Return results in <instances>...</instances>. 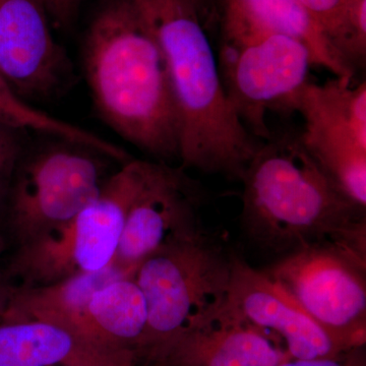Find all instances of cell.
<instances>
[{
	"label": "cell",
	"mask_w": 366,
	"mask_h": 366,
	"mask_svg": "<svg viewBox=\"0 0 366 366\" xmlns=\"http://www.w3.org/2000/svg\"><path fill=\"white\" fill-rule=\"evenodd\" d=\"M106 159L56 137L24 152L7 194L9 225L18 244L67 222L93 201L108 178Z\"/></svg>",
	"instance_id": "cell-6"
},
{
	"label": "cell",
	"mask_w": 366,
	"mask_h": 366,
	"mask_svg": "<svg viewBox=\"0 0 366 366\" xmlns=\"http://www.w3.org/2000/svg\"><path fill=\"white\" fill-rule=\"evenodd\" d=\"M335 76L308 81L293 102L305 120L301 139L308 153L350 201L366 208V84Z\"/></svg>",
	"instance_id": "cell-9"
},
{
	"label": "cell",
	"mask_w": 366,
	"mask_h": 366,
	"mask_svg": "<svg viewBox=\"0 0 366 366\" xmlns=\"http://www.w3.org/2000/svg\"><path fill=\"white\" fill-rule=\"evenodd\" d=\"M184 170L152 164L118 244L113 261L118 271L132 277L141 262L166 243L204 232L199 219L204 189Z\"/></svg>",
	"instance_id": "cell-10"
},
{
	"label": "cell",
	"mask_w": 366,
	"mask_h": 366,
	"mask_svg": "<svg viewBox=\"0 0 366 366\" xmlns=\"http://www.w3.org/2000/svg\"><path fill=\"white\" fill-rule=\"evenodd\" d=\"M132 351L43 320L0 324V366H134Z\"/></svg>",
	"instance_id": "cell-13"
},
{
	"label": "cell",
	"mask_w": 366,
	"mask_h": 366,
	"mask_svg": "<svg viewBox=\"0 0 366 366\" xmlns=\"http://www.w3.org/2000/svg\"><path fill=\"white\" fill-rule=\"evenodd\" d=\"M242 226L257 247L287 255L331 245L366 261L365 209L312 157L301 132L272 134L243 173Z\"/></svg>",
	"instance_id": "cell-1"
},
{
	"label": "cell",
	"mask_w": 366,
	"mask_h": 366,
	"mask_svg": "<svg viewBox=\"0 0 366 366\" xmlns=\"http://www.w3.org/2000/svg\"><path fill=\"white\" fill-rule=\"evenodd\" d=\"M229 307L240 320L283 342L290 360L334 357L340 347L264 273L232 254Z\"/></svg>",
	"instance_id": "cell-12"
},
{
	"label": "cell",
	"mask_w": 366,
	"mask_h": 366,
	"mask_svg": "<svg viewBox=\"0 0 366 366\" xmlns=\"http://www.w3.org/2000/svg\"><path fill=\"white\" fill-rule=\"evenodd\" d=\"M122 277L129 276L112 264L103 271L78 274L48 285L7 286L0 308V324L43 320L79 331V322L94 292Z\"/></svg>",
	"instance_id": "cell-16"
},
{
	"label": "cell",
	"mask_w": 366,
	"mask_h": 366,
	"mask_svg": "<svg viewBox=\"0 0 366 366\" xmlns=\"http://www.w3.org/2000/svg\"><path fill=\"white\" fill-rule=\"evenodd\" d=\"M148 324L141 288L132 277H122L92 295L79 330L96 340L136 354Z\"/></svg>",
	"instance_id": "cell-17"
},
{
	"label": "cell",
	"mask_w": 366,
	"mask_h": 366,
	"mask_svg": "<svg viewBox=\"0 0 366 366\" xmlns=\"http://www.w3.org/2000/svg\"><path fill=\"white\" fill-rule=\"evenodd\" d=\"M1 245H2L1 240H0V252H1ZM1 279H2L1 272H0V284H2L1 283Z\"/></svg>",
	"instance_id": "cell-25"
},
{
	"label": "cell",
	"mask_w": 366,
	"mask_h": 366,
	"mask_svg": "<svg viewBox=\"0 0 366 366\" xmlns=\"http://www.w3.org/2000/svg\"><path fill=\"white\" fill-rule=\"evenodd\" d=\"M51 26L42 0H0V76L26 101L54 97L71 76Z\"/></svg>",
	"instance_id": "cell-11"
},
{
	"label": "cell",
	"mask_w": 366,
	"mask_h": 366,
	"mask_svg": "<svg viewBox=\"0 0 366 366\" xmlns=\"http://www.w3.org/2000/svg\"><path fill=\"white\" fill-rule=\"evenodd\" d=\"M218 64L236 115L254 139L267 141L273 134L267 113L293 112L296 96L310 81L312 60L300 41L259 33L223 36Z\"/></svg>",
	"instance_id": "cell-7"
},
{
	"label": "cell",
	"mask_w": 366,
	"mask_h": 366,
	"mask_svg": "<svg viewBox=\"0 0 366 366\" xmlns=\"http://www.w3.org/2000/svg\"><path fill=\"white\" fill-rule=\"evenodd\" d=\"M342 350L366 331V261L331 245L305 247L264 271Z\"/></svg>",
	"instance_id": "cell-8"
},
{
	"label": "cell",
	"mask_w": 366,
	"mask_h": 366,
	"mask_svg": "<svg viewBox=\"0 0 366 366\" xmlns=\"http://www.w3.org/2000/svg\"><path fill=\"white\" fill-rule=\"evenodd\" d=\"M153 162L124 164L106 179L98 196L74 218L19 243L9 273L19 286L48 285L113 264L127 215Z\"/></svg>",
	"instance_id": "cell-5"
},
{
	"label": "cell",
	"mask_w": 366,
	"mask_h": 366,
	"mask_svg": "<svg viewBox=\"0 0 366 366\" xmlns=\"http://www.w3.org/2000/svg\"><path fill=\"white\" fill-rule=\"evenodd\" d=\"M232 252L207 231L166 243L137 267L132 278L146 300L148 324L136 360H153L170 344L228 305Z\"/></svg>",
	"instance_id": "cell-4"
},
{
	"label": "cell",
	"mask_w": 366,
	"mask_h": 366,
	"mask_svg": "<svg viewBox=\"0 0 366 366\" xmlns=\"http://www.w3.org/2000/svg\"><path fill=\"white\" fill-rule=\"evenodd\" d=\"M81 59L103 122L160 162L179 160V122L167 69L132 0H101L86 31Z\"/></svg>",
	"instance_id": "cell-2"
},
{
	"label": "cell",
	"mask_w": 366,
	"mask_h": 366,
	"mask_svg": "<svg viewBox=\"0 0 366 366\" xmlns=\"http://www.w3.org/2000/svg\"><path fill=\"white\" fill-rule=\"evenodd\" d=\"M298 2L317 21L344 59L352 66L354 40L349 16V0H298Z\"/></svg>",
	"instance_id": "cell-18"
},
{
	"label": "cell",
	"mask_w": 366,
	"mask_h": 366,
	"mask_svg": "<svg viewBox=\"0 0 366 366\" xmlns=\"http://www.w3.org/2000/svg\"><path fill=\"white\" fill-rule=\"evenodd\" d=\"M52 26L69 30L78 20L83 0H42Z\"/></svg>",
	"instance_id": "cell-21"
},
{
	"label": "cell",
	"mask_w": 366,
	"mask_h": 366,
	"mask_svg": "<svg viewBox=\"0 0 366 366\" xmlns=\"http://www.w3.org/2000/svg\"><path fill=\"white\" fill-rule=\"evenodd\" d=\"M24 131L0 122V199L7 197L21 156Z\"/></svg>",
	"instance_id": "cell-20"
},
{
	"label": "cell",
	"mask_w": 366,
	"mask_h": 366,
	"mask_svg": "<svg viewBox=\"0 0 366 366\" xmlns=\"http://www.w3.org/2000/svg\"><path fill=\"white\" fill-rule=\"evenodd\" d=\"M0 122L21 129L33 131L41 134H52L59 129V122L29 104L9 86L0 76Z\"/></svg>",
	"instance_id": "cell-19"
},
{
	"label": "cell",
	"mask_w": 366,
	"mask_h": 366,
	"mask_svg": "<svg viewBox=\"0 0 366 366\" xmlns=\"http://www.w3.org/2000/svg\"><path fill=\"white\" fill-rule=\"evenodd\" d=\"M361 347L348 349L334 357L307 360H287L277 366H365V357L360 351Z\"/></svg>",
	"instance_id": "cell-22"
},
{
	"label": "cell",
	"mask_w": 366,
	"mask_h": 366,
	"mask_svg": "<svg viewBox=\"0 0 366 366\" xmlns=\"http://www.w3.org/2000/svg\"><path fill=\"white\" fill-rule=\"evenodd\" d=\"M7 286H4V284H0V308L4 303V296H6Z\"/></svg>",
	"instance_id": "cell-23"
},
{
	"label": "cell",
	"mask_w": 366,
	"mask_h": 366,
	"mask_svg": "<svg viewBox=\"0 0 366 366\" xmlns=\"http://www.w3.org/2000/svg\"><path fill=\"white\" fill-rule=\"evenodd\" d=\"M287 360L280 347L240 320L227 305L153 360L163 366H277Z\"/></svg>",
	"instance_id": "cell-14"
},
{
	"label": "cell",
	"mask_w": 366,
	"mask_h": 366,
	"mask_svg": "<svg viewBox=\"0 0 366 366\" xmlns=\"http://www.w3.org/2000/svg\"><path fill=\"white\" fill-rule=\"evenodd\" d=\"M259 33L295 38L307 46L312 66L324 67L335 76L354 78L353 67L298 0H225L223 36Z\"/></svg>",
	"instance_id": "cell-15"
},
{
	"label": "cell",
	"mask_w": 366,
	"mask_h": 366,
	"mask_svg": "<svg viewBox=\"0 0 366 366\" xmlns=\"http://www.w3.org/2000/svg\"><path fill=\"white\" fill-rule=\"evenodd\" d=\"M204 1H206V0H196V2L197 4V6H199V7H201L202 2H204Z\"/></svg>",
	"instance_id": "cell-24"
},
{
	"label": "cell",
	"mask_w": 366,
	"mask_h": 366,
	"mask_svg": "<svg viewBox=\"0 0 366 366\" xmlns=\"http://www.w3.org/2000/svg\"><path fill=\"white\" fill-rule=\"evenodd\" d=\"M160 48L179 122L180 167L242 180L261 142L229 102L196 0H132Z\"/></svg>",
	"instance_id": "cell-3"
}]
</instances>
